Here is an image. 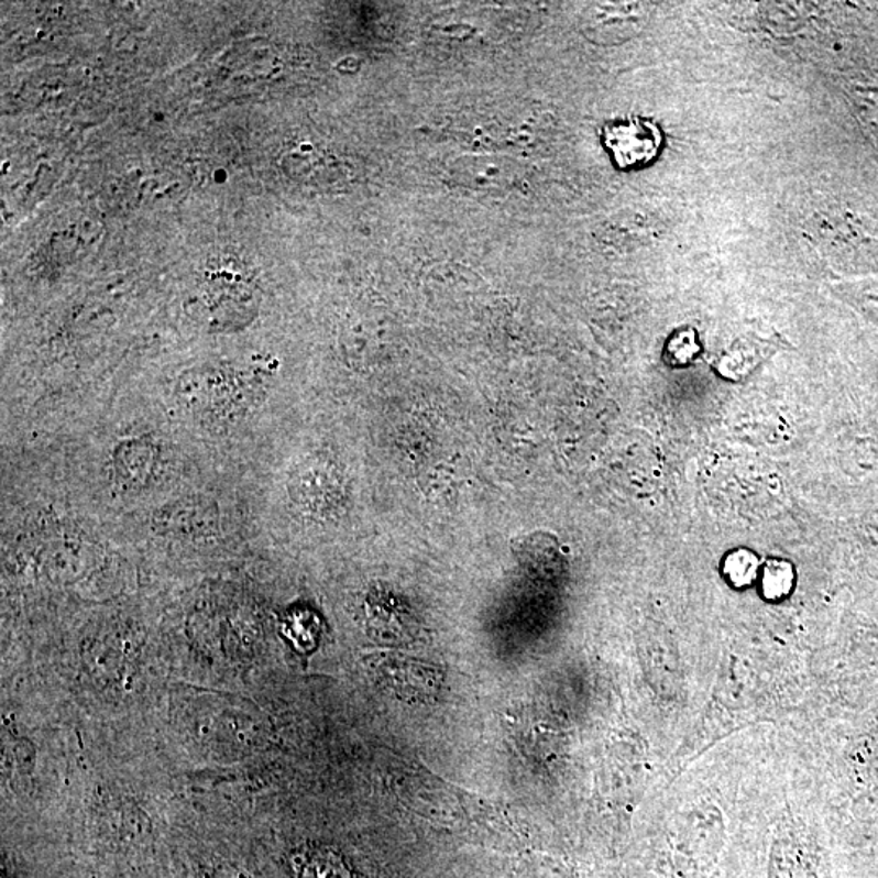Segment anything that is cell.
<instances>
[{"label":"cell","instance_id":"277c9868","mask_svg":"<svg viewBox=\"0 0 878 878\" xmlns=\"http://www.w3.org/2000/svg\"><path fill=\"white\" fill-rule=\"evenodd\" d=\"M156 520L165 533H202L204 527L213 526V512L194 502H179L166 508Z\"/></svg>","mask_w":878,"mask_h":878},{"label":"cell","instance_id":"6da1fadb","mask_svg":"<svg viewBox=\"0 0 878 878\" xmlns=\"http://www.w3.org/2000/svg\"><path fill=\"white\" fill-rule=\"evenodd\" d=\"M182 400L200 417L230 420L246 410L251 399L237 376L216 371V374H190L187 383L182 384Z\"/></svg>","mask_w":878,"mask_h":878},{"label":"cell","instance_id":"52a82bcc","mask_svg":"<svg viewBox=\"0 0 878 878\" xmlns=\"http://www.w3.org/2000/svg\"><path fill=\"white\" fill-rule=\"evenodd\" d=\"M726 574L731 583L747 585L757 574V558L747 551H737L726 560Z\"/></svg>","mask_w":878,"mask_h":878},{"label":"cell","instance_id":"8992f818","mask_svg":"<svg viewBox=\"0 0 878 878\" xmlns=\"http://www.w3.org/2000/svg\"><path fill=\"white\" fill-rule=\"evenodd\" d=\"M794 583V573L788 563L769 561L764 573V594L768 599L784 597Z\"/></svg>","mask_w":878,"mask_h":878},{"label":"cell","instance_id":"ba28073f","mask_svg":"<svg viewBox=\"0 0 878 878\" xmlns=\"http://www.w3.org/2000/svg\"><path fill=\"white\" fill-rule=\"evenodd\" d=\"M212 878H233V877H231L230 870H217V872L213 874Z\"/></svg>","mask_w":878,"mask_h":878},{"label":"cell","instance_id":"7a4b0ae2","mask_svg":"<svg viewBox=\"0 0 878 878\" xmlns=\"http://www.w3.org/2000/svg\"><path fill=\"white\" fill-rule=\"evenodd\" d=\"M662 132L656 122L645 118H626L607 122L602 142L621 169H639L658 158Z\"/></svg>","mask_w":878,"mask_h":878},{"label":"cell","instance_id":"5b68a950","mask_svg":"<svg viewBox=\"0 0 878 878\" xmlns=\"http://www.w3.org/2000/svg\"><path fill=\"white\" fill-rule=\"evenodd\" d=\"M299 878H352V876L339 856L328 850H319L305 860Z\"/></svg>","mask_w":878,"mask_h":878},{"label":"cell","instance_id":"3957f363","mask_svg":"<svg viewBox=\"0 0 878 878\" xmlns=\"http://www.w3.org/2000/svg\"><path fill=\"white\" fill-rule=\"evenodd\" d=\"M156 451L146 439H131L116 449L112 472L124 489L145 485L155 468Z\"/></svg>","mask_w":878,"mask_h":878}]
</instances>
